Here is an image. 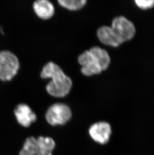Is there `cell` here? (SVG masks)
I'll return each mask as SVG.
<instances>
[{
    "mask_svg": "<svg viewBox=\"0 0 154 155\" xmlns=\"http://www.w3.org/2000/svg\"><path fill=\"white\" fill-rule=\"evenodd\" d=\"M20 63L17 57L12 52L3 50L0 52V79L12 80L17 74Z\"/></svg>",
    "mask_w": 154,
    "mask_h": 155,
    "instance_id": "cell-2",
    "label": "cell"
},
{
    "mask_svg": "<svg viewBox=\"0 0 154 155\" xmlns=\"http://www.w3.org/2000/svg\"><path fill=\"white\" fill-rule=\"evenodd\" d=\"M97 34L100 42L106 45L117 47L122 44L115 35L111 26L101 27L98 29Z\"/></svg>",
    "mask_w": 154,
    "mask_h": 155,
    "instance_id": "cell-8",
    "label": "cell"
},
{
    "mask_svg": "<svg viewBox=\"0 0 154 155\" xmlns=\"http://www.w3.org/2000/svg\"><path fill=\"white\" fill-rule=\"evenodd\" d=\"M33 9L39 17L48 20L52 17L55 13L54 6L47 0H38L33 4Z\"/></svg>",
    "mask_w": 154,
    "mask_h": 155,
    "instance_id": "cell-9",
    "label": "cell"
},
{
    "mask_svg": "<svg viewBox=\"0 0 154 155\" xmlns=\"http://www.w3.org/2000/svg\"><path fill=\"white\" fill-rule=\"evenodd\" d=\"M38 150L37 140L34 137L27 138L19 155H37Z\"/></svg>",
    "mask_w": 154,
    "mask_h": 155,
    "instance_id": "cell-12",
    "label": "cell"
},
{
    "mask_svg": "<svg viewBox=\"0 0 154 155\" xmlns=\"http://www.w3.org/2000/svg\"><path fill=\"white\" fill-rule=\"evenodd\" d=\"M59 4L66 9L76 11L82 9L86 5V0H59Z\"/></svg>",
    "mask_w": 154,
    "mask_h": 155,
    "instance_id": "cell-13",
    "label": "cell"
},
{
    "mask_svg": "<svg viewBox=\"0 0 154 155\" xmlns=\"http://www.w3.org/2000/svg\"><path fill=\"white\" fill-rule=\"evenodd\" d=\"M78 60L82 66V73L85 76L98 74L103 71L100 62L90 49L82 53L79 56Z\"/></svg>",
    "mask_w": 154,
    "mask_h": 155,
    "instance_id": "cell-5",
    "label": "cell"
},
{
    "mask_svg": "<svg viewBox=\"0 0 154 155\" xmlns=\"http://www.w3.org/2000/svg\"><path fill=\"white\" fill-rule=\"evenodd\" d=\"M89 135L98 143L105 145L109 142L112 129L110 124L106 121L95 123L89 129Z\"/></svg>",
    "mask_w": 154,
    "mask_h": 155,
    "instance_id": "cell-6",
    "label": "cell"
},
{
    "mask_svg": "<svg viewBox=\"0 0 154 155\" xmlns=\"http://www.w3.org/2000/svg\"><path fill=\"white\" fill-rule=\"evenodd\" d=\"M41 77L44 79L51 78L46 86L48 94L53 97H63L68 94L72 87V81L64 73L58 65L49 62L44 66L41 72Z\"/></svg>",
    "mask_w": 154,
    "mask_h": 155,
    "instance_id": "cell-1",
    "label": "cell"
},
{
    "mask_svg": "<svg viewBox=\"0 0 154 155\" xmlns=\"http://www.w3.org/2000/svg\"><path fill=\"white\" fill-rule=\"evenodd\" d=\"M97 57L100 62L103 71L106 70L110 63L111 59L106 50L98 46H94L90 49Z\"/></svg>",
    "mask_w": 154,
    "mask_h": 155,
    "instance_id": "cell-11",
    "label": "cell"
},
{
    "mask_svg": "<svg viewBox=\"0 0 154 155\" xmlns=\"http://www.w3.org/2000/svg\"><path fill=\"white\" fill-rule=\"evenodd\" d=\"M37 140L38 143L37 155H53L52 152L55 147V143L52 138L40 136Z\"/></svg>",
    "mask_w": 154,
    "mask_h": 155,
    "instance_id": "cell-10",
    "label": "cell"
},
{
    "mask_svg": "<svg viewBox=\"0 0 154 155\" xmlns=\"http://www.w3.org/2000/svg\"><path fill=\"white\" fill-rule=\"evenodd\" d=\"M111 27L122 43L131 40L135 34V27L125 17L115 18Z\"/></svg>",
    "mask_w": 154,
    "mask_h": 155,
    "instance_id": "cell-4",
    "label": "cell"
},
{
    "mask_svg": "<svg viewBox=\"0 0 154 155\" xmlns=\"http://www.w3.org/2000/svg\"><path fill=\"white\" fill-rule=\"evenodd\" d=\"M71 117L70 107L61 103H56L50 106L46 114L47 121L52 126L65 124Z\"/></svg>",
    "mask_w": 154,
    "mask_h": 155,
    "instance_id": "cell-3",
    "label": "cell"
},
{
    "mask_svg": "<svg viewBox=\"0 0 154 155\" xmlns=\"http://www.w3.org/2000/svg\"><path fill=\"white\" fill-rule=\"evenodd\" d=\"M135 3L139 8L144 10L151 9L154 6V0H136Z\"/></svg>",
    "mask_w": 154,
    "mask_h": 155,
    "instance_id": "cell-14",
    "label": "cell"
},
{
    "mask_svg": "<svg viewBox=\"0 0 154 155\" xmlns=\"http://www.w3.org/2000/svg\"><path fill=\"white\" fill-rule=\"evenodd\" d=\"M18 122L24 127H29L37 120V116L26 104H19L14 110Z\"/></svg>",
    "mask_w": 154,
    "mask_h": 155,
    "instance_id": "cell-7",
    "label": "cell"
}]
</instances>
